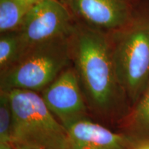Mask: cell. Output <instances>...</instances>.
<instances>
[{
  "instance_id": "6da1fadb",
  "label": "cell",
  "mask_w": 149,
  "mask_h": 149,
  "mask_svg": "<svg viewBox=\"0 0 149 149\" xmlns=\"http://www.w3.org/2000/svg\"><path fill=\"white\" fill-rule=\"evenodd\" d=\"M68 42L92 118L107 126L120 123L128 102L117 79L109 35L76 22Z\"/></svg>"
},
{
  "instance_id": "7a4b0ae2",
  "label": "cell",
  "mask_w": 149,
  "mask_h": 149,
  "mask_svg": "<svg viewBox=\"0 0 149 149\" xmlns=\"http://www.w3.org/2000/svg\"><path fill=\"white\" fill-rule=\"evenodd\" d=\"M3 91L13 113V146L69 149L66 128L48 109L40 93L23 89Z\"/></svg>"
},
{
  "instance_id": "3957f363",
  "label": "cell",
  "mask_w": 149,
  "mask_h": 149,
  "mask_svg": "<svg viewBox=\"0 0 149 149\" xmlns=\"http://www.w3.org/2000/svg\"><path fill=\"white\" fill-rule=\"evenodd\" d=\"M69 36L27 48L13 66L0 74V90L42 92L72 64Z\"/></svg>"
},
{
  "instance_id": "277c9868",
  "label": "cell",
  "mask_w": 149,
  "mask_h": 149,
  "mask_svg": "<svg viewBox=\"0 0 149 149\" xmlns=\"http://www.w3.org/2000/svg\"><path fill=\"white\" fill-rule=\"evenodd\" d=\"M108 35L117 79L132 107L149 81V17Z\"/></svg>"
},
{
  "instance_id": "5b68a950",
  "label": "cell",
  "mask_w": 149,
  "mask_h": 149,
  "mask_svg": "<svg viewBox=\"0 0 149 149\" xmlns=\"http://www.w3.org/2000/svg\"><path fill=\"white\" fill-rule=\"evenodd\" d=\"M76 22L107 35L132 25L143 15L141 0H61Z\"/></svg>"
},
{
  "instance_id": "8992f818",
  "label": "cell",
  "mask_w": 149,
  "mask_h": 149,
  "mask_svg": "<svg viewBox=\"0 0 149 149\" xmlns=\"http://www.w3.org/2000/svg\"><path fill=\"white\" fill-rule=\"evenodd\" d=\"M75 23L71 12L61 0H43L34 5L19 31L22 55L33 46L68 36Z\"/></svg>"
},
{
  "instance_id": "52a82bcc",
  "label": "cell",
  "mask_w": 149,
  "mask_h": 149,
  "mask_svg": "<svg viewBox=\"0 0 149 149\" xmlns=\"http://www.w3.org/2000/svg\"><path fill=\"white\" fill-rule=\"evenodd\" d=\"M48 109L63 126L92 118L72 64L40 93Z\"/></svg>"
},
{
  "instance_id": "ba28073f",
  "label": "cell",
  "mask_w": 149,
  "mask_h": 149,
  "mask_svg": "<svg viewBox=\"0 0 149 149\" xmlns=\"http://www.w3.org/2000/svg\"><path fill=\"white\" fill-rule=\"evenodd\" d=\"M64 127L69 149H138L143 144L127 133L113 131L93 118L75 121Z\"/></svg>"
},
{
  "instance_id": "9c48e42d",
  "label": "cell",
  "mask_w": 149,
  "mask_h": 149,
  "mask_svg": "<svg viewBox=\"0 0 149 149\" xmlns=\"http://www.w3.org/2000/svg\"><path fill=\"white\" fill-rule=\"evenodd\" d=\"M122 123L128 135L143 144L149 142V81L137 102Z\"/></svg>"
},
{
  "instance_id": "30bf717a",
  "label": "cell",
  "mask_w": 149,
  "mask_h": 149,
  "mask_svg": "<svg viewBox=\"0 0 149 149\" xmlns=\"http://www.w3.org/2000/svg\"><path fill=\"white\" fill-rule=\"evenodd\" d=\"M31 8L15 0H0V34L19 31Z\"/></svg>"
},
{
  "instance_id": "8fae6325",
  "label": "cell",
  "mask_w": 149,
  "mask_h": 149,
  "mask_svg": "<svg viewBox=\"0 0 149 149\" xmlns=\"http://www.w3.org/2000/svg\"><path fill=\"white\" fill-rule=\"evenodd\" d=\"M21 55L19 31L0 34V74L13 66Z\"/></svg>"
},
{
  "instance_id": "7c38bea8",
  "label": "cell",
  "mask_w": 149,
  "mask_h": 149,
  "mask_svg": "<svg viewBox=\"0 0 149 149\" xmlns=\"http://www.w3.org/2000/svg\"><path fill=\"white\" fill-rule=\"evenodd\" d=\"M13 130V113L6 91H0V143L12 141Z\"/></svg>"
},
{
  "instance_id": "4fadbf2b",
  "label": "cell",
  "mask_w": 149,
  "mask_h": 149,
  "mask_svg": "<svg viewBox=\"0 0 149 149\" xmlns=\"http://www.w3.org/2000/svg\"><path fill=\"white\" fill-rule=\"evenodd\" d=\"M18 2L22 3V4L26 6L29 7H32L37 3L41 2L43 0H15Z\"/></svg>"
},
{
  "instance_id": "5bb4252c",
  "label": "cell",
  "mask_w": 149,
  "mask_h": 149,
  "mask_svg": "<svg viewBox=\"0 0 149 149\" xmlns=\"http://www.w3.org/2000/svg\"><path fill=\"white\" fill-rule=\"evenodd\" d=\"M0 149H15L13 146L8 143H0Z\"/></svg>"
},
{
  "instance_id": "9a60e30c",
  "label": "cell",
  "mask_w": 149,
  "mask_h": 149,
  "mask_svg": "<svg viewBox=\"0 0 149 149\" xmlns=\"http://www.w3.org/2000/svg\"><path fill=\"white\" fill-rule=\"evenodd\" d=\"M138 149H149V144H144L139 147Z\"/></svg>"
},
{
  "instance_id": "2e32d148",
  "label": "cell",
  "mask_w": 149,
  "mask_h": 149,
  "mask_svg": "<svg viewBox=\"0 0 149 149\" xmlns=\"http://www.w3.org/2000/svg\"><path fill=\"white\" fill-rule=\"evenodd\" d=\"M15 149H38V148H23V147H15L13 146Z\"/></svg>"
}]
</instances>
